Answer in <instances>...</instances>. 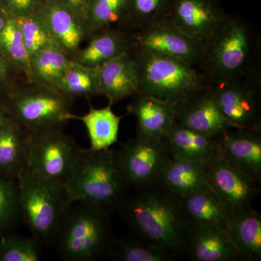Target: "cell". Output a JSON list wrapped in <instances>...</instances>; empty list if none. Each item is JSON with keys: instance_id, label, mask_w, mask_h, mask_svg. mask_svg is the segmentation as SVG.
Wrapping results in <instances>:
<instances>
[{"instance_id": "cell-1", "label": "cell", "mask_w": 261, "mask_h": 261, "mask_svg": "<svg viewBox=\"0 0 261 261\" xmlns=\"http://www.w3.org/2000/svg\"><path fill=\"white\" fill-rule=\"evenodd\" d=\"M116 210L129 232L177 257L186 255L191 225L181 200L158 182L130 189Z\"/></svg>"}, {"instance_id": "cell-2", "label": "cell", "mask_w": 261, "mask_h": 261, "mask_svg": "<svg viewBox=\"0 0 261 261\" xmlns=\"http://www.w3.org/2000/svg\"><path fill=\"white\" fill-rule=\"evenodd\" d=\"M260 42L251 24L228 15L204 44L198 68L207 84L260 75Z\"/></svg>"}, {"instance_id": "cell-3", "label": "cell", "mask_w": 261, "mask_h": 261, "mask_svg": "<svg viewBox=\"0 0 261 261\" xmlns=\"http://www.w3.org/2000/svg\"><path fill=\"white\" fill-rule=\"evenodd\" d=\"M63 187L71 204H92L113 211L130 189L117 152L110 148H82Z\"/></svg>"}, {"instance_id": "cell-4", "label": "cell", "mask_w": 261, "mask_h": 261, "mask_svg": "<svg viewBox=\"0 0 261 261\" xmlns=\"http://www.w3.org/2000/svg\"><path fill=\"white\" fill-rule=\"evenodd\" d=\"M72 204L65 215L53 245L63 260H101L107 256L114 238L113 210L92 204Z\"/></svg>"}, {"instance_id": "cell-5", "label": "cell", "mask_w": 261, "mask_h": 261, "mask_svg": "<svg viewBox=\"0 0 261 261\" xmlns=\"http://www.w3.org/2000/svg\"><path fill=\"white\" fill-rule=\"evenodd\" d=\"M132 55L138 67L139 93L176 107L207 87L200 70L182 60L139 48Z\"/></svg>"}, {"instance_id": "cell-6", "label": "cell", "mask_w": 261, "mask_h": 261, "mask_svg": "<svg viewBox=\"0 0 261 261\" xmlns=\"http://www.w3.org/2000/svg\"><path fill=\"white\" fill-rule=\"evenodd\" d=\"M3 99L7 116L28 135L63 128L74 101L54 87L27 82L4 92Z\"/></svg>"}, {"instance_id": "cell-7", "label": "cell", "mask_w": 261, "mask_h": 261, "mask_svg": "<svg viewBox=\"0 0 261 261\" xmlns=\"http://www.w3.org/2000/svg\"><path fill=\"white\" fill-rule=\"evenodd\" d=\"M16 184L22 221L41 245H53L72 205L63 186L39 177L28 170Z\"/></svg>"}, {"instance_id": "cell-8", "label": "cell", "mask_w": 261, "mask_h": 261, "mask_svg": "<svg viewBox=\"0 0 261 261\" xmlns=\"http://www.w3.org/2000/svg\"><path fill=\"white\" fill-rule=\"evenodd\" d=\"M81 149L74 139L62 128L29 135L28 171L63 186Z\"/></svg>"}, {"instance_id": "cell-9", "label": "cell", "mask_w": 261, "mask_h": 261, "mask_svg": "<svg viewBox=\"0 0 261 261\" xmlns=\"http://www.w3.org/2000/svg\"><path fill=\"white\" fill-rule=\"evenodd\" d=\"M260 74L207 84L228 121L236 128L261 126Z\"/></svg>"}, {"instance_id": "cell-10", "label": "cell", "mask_w": 261, "mask_h": 261, "mask_svg": "<svg viewBox=\"0 0 261 261\" xmlns=\"http://www.w3.org/2000/svg\"><path fill=\"white\" fill-rule=\"evenodd\" d=\"M117 156L130 189L157 183L171 159L166 141L139 135L122 144Z\"/></svg>"}, {"instance_id": "cell-11", "label": "cell", "mask_w": 261, "mask_h": 261, "mask_svg": "<svg viewBox=\"0 0 261 261\" xmlns=\"http://www.w3.org/2000/svg\"><path fill=\"white\" fill-rule=\"evenodd\" d=\"M205 171L211 187L231 214L253 207L252 201L260 193V184L230 164L221 154L205 163Z\"/></svg>"}, {"instance_id": "cell-12", "label": "cell", "mask_w": 261, "mask_h": 261, "mask_svg": "<svg viewBox=\"0 0 261 261\" xmlns=\"http://www.w3.org/2000/svg\"><path fill=\"white\" fill-rule=\"evenodd\" d=\"M227 16L218 0H171L165 19L204 45Z\"/></svg>"}, {"instance_id": "cell-13", "label": "cell", "mask_w": 261, "mask_h": 261, "mask_svg": "<svg viewBox=\"0 0 261 261\" xmlns=\"http://www.w3.org/2000/svg\"><path fill=\"white\" fill-rule=\"evenodd\" d=\"M133 34L139 49L178 58L197 68L202 61L203 44L189 37L166 19Z\"/></svg>"}, {"instance_id": "cell-14", "label": "cell", "mask_w": 261, "mask_h": 261, "mask_svg": "<svg viewBox=\"0 0 261 261\" xmlns=\"http://www.w3.org/2000/svg\"><path fill=\"white\" fill-rule=\"evenodd\" d=\"M217 138L221 156L260 185L261 126L233 128Z\"/></svg>"}, {"instance_id": "cell-15", "label": "cell", "mask_w": 261, "mask_h": 261, "mask_svg": "<svg viewBox=\"0 0 261 261\" xmlns=\"http://www.w3.org/2000/svg\"><path fill=\"white\" fill-rule=\"evenodd\" d=\"M175 122L211 137L236 128L221 112L207 87L176 106Z\"/></svg>"}, {"instance_id": "cell-16", "label": "cell", "mask_w": 261, "mask_h": 261, "mask_svg": "<svg viewBox=\"0 0 261 261\" xmlns=\"http://www.w3.org/2000/svg\"><path fill=\"white\" fill-rule=\"evenodd\" d=\"M40 15L57 46L72 59L89 36L84 19L60 0H46Z\"/></svg>"}, {"instance_id": "cell-17", "label": "cell", "mask_w": 261, "mask_h": 261, "mask_svg": "<svg viewBox=\"0 0 261 261\" xmlns=\"http://www.w3.org/2000/svg\"><path fill=\"white\" fill-rule=\"evenodd\" d=\"M101 96L114 105L139 93L138 67L132 53H124L98 66Z\"/></svg>"}, {"instance_id": "cell-18", "label": "cell", "mask_w": 261, "mask_h": 261, "mask_svg": "<svg viewBox=\"0 0 261 261\" xmlns=\"http://www.w3.org/2000/svg\"><path fill=\"white\" fill-rule=\"evenodd\" d=\"M134 97L127 111L137 118V135L164 140L176 121V106L147 94L138 93Z\"/></svg>"}, {"instance_id": "cell-19", "label": "cell", "mask_w": 261, "mask_h": 261, "mask_svg": "<svg viewBox=\"0 0 261 261\" xmlns=\"http://www.w3.org/2000/svg\"><path fill=\"white\" fill-rule=\"evenodd\" d=\"M84 49H80L72 60L88 67L100 66L116 57L132 53L137 48L132 33L111 27L91 35Z\"/></svg>"}, {"instance_id": "cell-20", "label": "cell", "mask_w": 261, "mask_h": 261, "mask_svg": "<svg viewBox=\"0 0 261 261\" xmlns=\"http://www.w3.org/2000/svg\"><path fill=\"white\" fill-rule=\"evenodd\" d=\"M186 255L194 261H240L227 232L207 225H191Z\"/></svg>"}, {"instance_id": "cell-21", "label": "cell", "mask_w": 261, "mask_h": 261, "mask_svg": "<svg viewBox=\"0 0 261 261\" xmlns=\"http://www.w3.org/2000/svg\"><path fill=\"white\" fill-rule=\"evenodd\" d=\"M29 135L9 116L0 124V177L16 181L28 170Z\"/></svg>"}, {"instance_id": "cell-22", "label": "cell", "mask_w": 261, "mask_h": 261, "mask_svg": "<svg viewBox=\"0 0 261 261\" xmlns=\"http://www.w3.org/2000/svg\"><path fill=\"white\" fill-rule=\"evenodd\" d=\"M164 140L172 159L207 163L221 154L217 137L202 135L176 122L168 130Z\"/></svg>"}, {"instance_id": "cell-23", "label": "cell", "mask_w": 261, "mask_h": 261, "mask_svg": "<svg viewBox=\"0 0 261 261\" xmlns=\"http://www.w3.org/2000/svg\"><path fill=\"white\" fill-rule=\"evenodd\" d=\"M158 183L178 198L197 192L214 190L207 181L205 162L171 158L163 170Z\"/></svg>"}, {"instance_id": "cell-24", "label": "cell", "mask_w": 261, "mask_h": 261, "mask_svg": "<svg viewBox=\"0 0 261 261\" xmlns=\"http://www.w3.org/2000/svg\"><path fill=\"white\" fill-rule=\"evenodd\" d=\"M240 261L261 260V214L253 207L231 215L226 230Z\"/></svg>"}, {"instance_id": "cell-25", "label": "cell", "mask_w": 261, "mask_h": 261, "mask_svg": "<svg viewBox=\"0 0 261 261\" xmlns=\"http://www.w3.org/2000/svg\"><path fill=\"white\" fill-rule=\"evenodd\" d=\"M180 200L192 226L207 225L227 230L231 213L214 190L195 192Z\"/></svg>"}, {"instance_id": "cell-26", "label": "cell", "mask_w": 261, "mask_h": 261, "mask_svg": "<svg viewBox=\"0 0 261 261\" xmlns=\"http://www.w3.org/2000/svg\"><path fill=\"white\" fill-rule=\"evenodd\" d=\"M123 116H116L112 105L96 109L91 106L87 114L82 116L71 115V119L82 121L87 128L90 148L94 151L109 149L118 141L120 123Z\"/></svg>"}, {"instance_id": "cell-27", "label": "cell", "mask_w": 261, "mask_h": 261, "mask_svg": "<svg viewBox=\"0 0 261 261\" xmlns=\"http://www.w3.org/2000/svg\"><path fill=\"white\" fill-rule=\"evenodd\" d=\"M108 257L118 261H171L176 255L157 244L128 233L113 239Z\"/></svg>"}, {"instance_id": "cell-28", "label": "cell", "mask_w": 261, "mask_h": 261, "mask_svg": "<svg viewBox=\"0 0 261 261\" xmlns=\"http://www.w3.org/2000/svg\"><path fill=\"white\" fill-rule=\"evenodd\" d=\"M71 62V58L57 46L38 51L30 58V83L54 87Z\"/></svg>"}, {"instance_id": "cell-29", "label": "cell", "mask_w": 261, "mask_h": 261, "mask_svg": "<svg viewBox=\"0 0 261 261\" xmlns=\"http://www.w3.org/2000/svg\"><path fill=\"white\" fill-rule=\"evenodd\" d=\"M54 88L74 99L101 96L98 67L85 66L72 60Z\"/></svg>"}, {"instance_id": "cell-30", "label": "cell", "mask_w": 261, "mask_h": 261, "mask_svg": "<svg viewBox=\"0 0 261 261\" xmlns=\"http://www.w3.org/2000/svg\"><path fill=\"white\" fill-rule=\"evenodd\" d=\"M171 0H128L118 29L136 33L166 18Z\"/></svg>"}, {"instance_id": "cell-31", "label": "cell", "mask_w": 261, "mask_h": 261, "mask_svg": "<svg viewBox=\"0 0 261 261\" xmlns=\"http://www.w3.org/2000/svg\"><path fill=\"white\" fill-rule=\"evenodd\" d=\"M0 51L8 63L23 75L24 80L30 83V56L18 23L12 17L0 33Z\"/></svg>"}, {"instance_id": "cell-32", "label": "cell", "mask_w": 261, "mask_h": 261, "mask_svg": "<svg viewBox=\"0 0 261 261\" xmlns=\"http://www.w3.org/2000/svg\"><path fill=\"white\" fill-rule=\"evenodd\" d=\"M128 0H89L86 15V25L89 36L119 25L124 16Z\"/></svg>"}, {"instance_id": "cell-33", "label": "cell", "mask_w": 261, "mask_h": 261, "mask_svg": "<svg viewBox=\"0 0 261 261\" xmlns=\"http://www.w3.org/2000/svg\"><path fill=\"white\" fill-rule=\"evenodd\" d=\"M15 19L20 28L24 44L30 58L45 48L57 46L40 13Z\"/></svg>"}, {"instance_id": "cell-34", "label": "cell", "mask_w": 261, "mask_h": 261, "mask_svg": "<svg viewBox=\"0 0 261 261\" xmlns=\"http://www.w3.org/2000/svg\"><path fill=\"white\" fill-rule=\"evenodd\" d=\"M41 244L32 238L7 232L0 238V261H39Z\"/></svg>"}, {"instance_id": "cell-35", "label": "cell", "mask_w": 261, "mask_h": 261, "mask_svg": "<svg viewBox=\"0 0 261 261\" xmlns=\"http://www.w3.org/2000/svg\"><path fill=\"white\" fill-rule=\"evenodd\" d=\"M21 220L16 181L0 177V235L9 232Z\"/></svg>"}, {"instance_id": "cell-36", "label": "cell", "mask_w": 261, "mask_h": 261, "mask_svg": "<svg viewBox=\"0 0 261 261\" xmlns=\"http://www.w3.org/2000/svg\"><path fill=\"white\" fill-rule=\"evenodd\" d=\"M46 0H0V5L12 18H19L40 13Z\"/></svg>"}, {"instance_id": "cell-37", "label": "cell", "mask_w": 261, "mask_h": 261, "mask_svg": "<svg viewBox=\"0 0 261 261\" xmlns=\"http://www.w3.org/2000/svg\"><path fill=\"white\" fill-rule=\"evenodd\" d=\"M19 75L21 74L8 63L0 51V91L4 93L18 84Z\"/></svg>"}, {"instance_id": "cell-38", "label": "cell", "mask_w": 261, "mask_h": 261, "mask_svg": "<svg viewBox=\"0 0 261 261\" xmlns=\"http://www.w3.org/2000/svg\"><path fill=\"white\" fill-rule=\"evenodd\" d=\"M63 4L80 15L85 21L89 0H60ZM86 23V22H85Z\"/></svg>"}, {"instance_id": "cell-39", "label": "cell", "mask_w": 261, "mask_h": 261, "mask_svg": "<svg viewBox=\"0 0 261 261\" xmlns=\"http://www.w3.org/2000/svg\"><path fill=\"white\" fill-rule=\"evenodd\" d=\"M10 16L8 15L6 11L3 9V7L0 5V33L5 28L7 23H8V20H9Z\"/></svg>"}, {"instance_id": "cell-40", "label": "cell", "mask_w": 261, "mask_h": 261, "mask_svg": "<svg viewBox=\"0 0 261 261\" xmlns=\"http://www.w3.org/2000/svg\"><path fill=\"white\" fill-rule=\"evenodd\" d=\"M5 116H6V113H5L3 93V92L0 91V124H1L3 119H4Z\"/></svg>"}]
</instances>
